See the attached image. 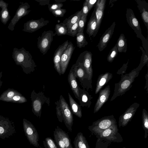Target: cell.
Segmentation results:
<instances>
[{"instance_id":"1","label":"cell","mask_w":148,"mask_h":148,"mask_svg":"<svg viewBox=\"0 0 148 148\" xmlns=\"http://www.w3.org/2000/svg\"><path fill=\"white\" fill-rule=\"evenodd\" d=\"M116 124V119L112 116H105L94 122L88 127L92 133L98 136L103 131Z\"/></svg>"},{"instance_id":"2","label":"cell","mask_w":148,"mask_h":148,"mask_svg":"<svg viewBox=\"0 0 148 148\" xmlns=\"http://www.w3.org/2000/svg\"><path fill=\"white\" fill-rule=\"evenodd\" d=\"M12 57L18 64H23L30 67L36 66L32 56L29 51H26L23 47L20 49L14 48L12 52Z\"/></svg>"},{"instance_id":"3","label":"cell","mask_w":148,"mask_h":148,"mask_svg":"<svg viewBox=\"0 0 148 148\" xmlns=\"http://www.w3.org/2000/svg\"><path fill=\"white\" fill-rule=\"evenodd\" d=\"M23 126L25 136L30 144L38 148L40 147L38 134L34 126L29 121L24 119Z\"/></svg>"},{"instance_id":"4","label":"cell","mask_w":148,"mask_h":148,"mask_svg":"<svg viewBox=\"0 0 148 148\" xmlns=\"http://www.w3.org/2000/svg\"><path fill=\"white\" fill-rule=\"evenodd\" d=\"M52 30L45 31L41 36L38 38L37 47L40 51L44 55L50 49V46L53 40V37L56 35Z\"/></svg>"},{"instance_id":"5","label":"cell","mask_w":148,"mask_h":148,"mask_svg":"<svg viewBox=\"0 0 148 148\" xmlns=\"http://www.w3.org/2000/svg\"><path fill=\"white\" fill-rule=\"evenodd\" d=\"M60 106L65 125L68 130L71 132L73 123V116L68 103L62 96L60 98Z\"/></svg>"},{"instance_id":"6","label":"cell","mask_w":148,"mask_h":148,"mask_svg":"<svg viewBox=\"0 0 148 148\" xmlns=\"http://www.w3.org/2000/svg\"><path fill=\"white\" fill-rule=\"evenodd\" d=\"M14 123L7 119H0V138L5 140L16 133Z\"/></svg>"},{"instance_id":"7","label":"cell","mask_w":148,"mask_h":148,"mask_svg":"<svg viewBox=\"0 0 148 148\" xmlns=\"http://www.w3.org/2000/svg\"><path fill=\"white\" fill-rule=\"evenodd\" d=\"M30 6L27 2L22 3L19 6L15 14L11 20L8 27V28L11 31L14 30V27L16 23L22 17L27 15L31 11L28 9Z\"/></svg>"},{"instance_id":"8","label":"cell","mask_w":148,"mask_h":148,"mask_svg":"<svg viewBox=\"0 0 148 148\" xmlns=\"http://www.w3.org/2000/svg\"><path fill=\"white\" fill-rule=\"evenodd\" d=\"M49 22V21L42 17L38 20L32 19L24 23L22 31L27 32L33 33L46 25Z\"/></svg>"},{"instance_id":"9","label":"cell","mask_w":148,"mask_h":148,"mask_svg":"<svg viewBox=\"0 0 148 148\" xmlns=\"http://www.w3.org/2000/svg\"><path fill=\"white\" fill-rule=\"evenodd\" d=\"M75 48L72 42H69V44L61 58L60 66L62 74H64L65 72Z\"/></svg>"},{"instance_id":"10","label":"cell","mask_w":148,"mask_h":148,"mask_svg":"<svg viewBox=\"0 0 148 148\" xmlns=\"http://www.w3.org/2000/svg\"><path fill=\"white\" fill-rule=\"evenodd\" d=\"M139 104L135 103L131 105L121 115L119 119V125L120 127L126 126L134 115Z\"/></svg>"},{"instance_id":"11","label":"cell","mask_w":148,"mask_h":148,"mask_svg":"<svg viewBox=\"0 0 148 148\" xmlns=\"http://www.w3.org/2000/svg\"><path fill=\"white\" fill-rule=\"evenodd\" d=\"M118 136H121L116 124L103 131L97 136L111 141L119 142L120 141L118 140Z\"/></svg>"},{"instance_id":"12","label":"cell","mask_w":148,"mask_h":148,"mask_svg":"<svg viewBox=\"0 0 148 148\" xmlns=\"http://www.w3.org/2000/svg\"><path fill=\"white\" fill-rule=\"evenodd\" d=\"M106 1V0H98L95 4V9L97 23V27L93 36V37L96 36L100 27L104 15Z\"/></svg>"},{"instance_id":"13","label":"cell","mask_w":148,"mask_h":148,"mask_svg":"<svg viewBox=\"0 0 148 148\" xmlns=\"http://www.w3.org/2000/svg\"><path fill=\"white\" fill-rule=\"evenodd\" d=\"M69 43L68 40L60 45L55 51L53 56V62L54 67L60 75L61 74L60 61L62 54L66 49Z\"/></svg>"},{"instance_id":"14","label":"cell","mask_w":148,"mask_h":148,"mask_svg":"<svg viewBox=\"0 0 148 148\" xmlns=\"http://www.w3.org/2000/svg\"><path fill=\"white\" fill-rule=\"evenodd\" d=\"M92 56L91 52L87 51L81 53L79 56L83 60V62L81 63L85 69L89 79H91L92 75Z\"/></svg>"},{"instance_id":"15","label":"cell","mask_w":148,"mask_h":148,"mask_svg":"<svg viewBox=\"0 0 148 148\" xmlns=\"http://www.w3.org/2000/svg\"><path fill=\"white\" fill-rule=\"evenodd\" d=\"M115 25V22H114L106 31L100 38L99 42L97 45L99 51H103L106 47L113 33Z\"/></svg>"},{"instance_id":"16","label":"cell","mask_w":148,"mask_h":148,"mask_svg":"<svg viewBox=\"0 0 148 148\" xmlns=\"http://www.w3.org/2000/svg\"><path fill=\"white\" fill-rule=\"evenodd\" d=\"M110 93L109 86L100 92L99 97L95 105L94 113L97 112L101 108L103 104L107 101Z\"/></svg>"},{"instance_id":"17","label":"cell","mask_w":148,"mask_h":148,"mask_svg":"<svg viewBox=\"0 0 148 148\" xmlns=\"http://www.w3.org/2000/svg\"><path fill=\"white\" fill-rule=\"evenodd\" d=\"M8 3L3 0H0V8L1 9L0 12V19L4 25L6 24L10 18L8 9Z\"/></svg>"},{"instance_id":"18","label":"cell","mask_w":148,"mask_h":148,"mask_svg":"<svg viewBox=\"0 0 148 148\" xmlns=\"http://www.w3.org/2000/svg\"><path fill=\"white\" fill-rule=\"evenodd\" d=\"M97 27V23L94 9L87 25L86 32L89 37L93 35Z\"/></svg>"},{"instance_id":"19","label":"cell","mask_w":148,"mask_h":148,"mask_svg":"<svg viewBox=\"0 0 148 148\" xmlns=\"http://www.w3.org/2000/svg\"><path fill=\"white\" fill-rule=\"evenodd\" d=\"M73 143L74 148H90L86 138L81 132L77 134Z\"/></svg>"},{"instance_id":"20","label":"cell","mask_w":148,"mask_h":148,"mask_svg":"<svg viewBox=\"0 0 148 148\" xmlns=\"http://www.w3.org/2000/svg\"><path fill=\"white\" fill-rule=\"evenodd\" d=\"M112 74L109 73L101 75L98 79L95 91L97 94L101 89L111 78Z\"/></svg>"},{"instance_id":"21","label":"cell","mask_w":148,"mask_h":148,"mask_svg":"<svg viewBox=\"0 0 148 148\" xmlns=\"http://www.w3.org/2000/svg\"><path fill=\"white\" fill-rule=\"evenodd\" d=\"M69 81L70 87L75 97L79 98V93L78 87L75 77L73 71H70L68 77Z\"/></svg>"},{"instance_id":"22","label":"cell","mask_w":148,"mask_h":148,"mask_svg":"<svg viewBox=\"0 0 148 148\" xmlns=\"http://www.w3.org/2000/svg\"><path fill=\"white\" fill-rule=\"evenodd\" d=\"M82 10L78 11L75 13L66 18L63 21V23L67 26L69 30L72 26L77 21L78 19L81 16Z\"/></svg>"},{"instance_id":"23","label":"cell","mask_w":148,"mask_h":148,"mask_svg":"<svg viewBox=\"0 0 148 148\" xmlns=\"http://www.w3.org/2000/svg\"><path fill=\"white\" fill-rule=\"evenodd\" d=\"M55 130L62 138L64 143L65 148H73L71 140L68 134L58 126L57 127Z\"/></svg>"},{"instance_id":"24","label":"cell","mask_w":148,"mask_h":148,"mask_svg":"<svg viewBox=\"0 0 148 148\" xmlns=\"http://www.w3.org/2000/svg\"><path fill=\"white\" fill-rule=\"evenodd\" d=\"M68 96L70 106L73 113L79 118L82 117V113L80 107L75 101L69 93Z\"/></svg>"},{"instance_id":"25","label":"cell","mask_w":148,"mask_h":148,"mask_svg":"<svg viewBox=\"0 0 148 148\" xmlns=\"http://www.w3.org/2000/svg\"><path fill=\"white\" fill-rule=\"evenodd\" d=\"M116 45L118 52L125 53L127 51V40L123 34H121L119 36L117 40Z\"/></svg>"},{"instance_id":"26","label":"cell","mask_w":148,"mask_h":148,"mask_svg":"<svg viewBox=\"0 0 148 148\" xmlns=\"http://www.w3.org/2000/svg\"><path fill=\"white\" fill-rule=\"evenodd\" d=\"M55 33L58 36L66 34L68 29L66 25L63 22L56 24L55 26Z\"/></svg>"},{"instance_id":"27","label":"cell","mask_w":148,"mask_h":148,"mask_svg":"<svg viewBox=\"0 0 148 148\" xmlns=\"http://www.w3.org/2000/svg\"><path fill=\"white\" fill-rule=\"evenodd\" d=\"M77 46L79 48L84 47L88 44L84 32L77 33L76 35Z\"/></svg>"},{"instance_id":"28","label":"cell","mask_w":148,"mask_h":148,"mask_svg":"<svg viewBox=\"0 0 148 148\" xmlns=\"http://www.w3.org/2000/svg\"><path fill=\"white\" fill-rule=\"evenodd\" d=\"M143 127L145 131V138H146L148 134V115L146 111L143 110L142 115Z\"/></svg>"},{"instance_id":"29","label":"cell","mask_w":148,"mask_h":148,"mask_svg":"<svg viewBox=\"0 0 148 148\" xmlns=\"http://www.w3.org/2000/svg\"><path fill=\"white\" fill-rule=\"evenodd\" d=\"M45 148H58L55 141L50 137H47L43 142Z\"/></svg>"},{"instance_id":"30","label":"cell","mask_w":148,"mask_h":148,"mask_svg":"<svg viewBox=\"0 0 148 148\" xmlns=\"http://www.w3.org/2000/svg\"><path fill=\"white\" fill-rule=\"evenodd\" d=\"M80 18H79L76 22L71 27L68 31L66 35L73 37L76 36L78 33V23Z\"/></svg>"},{"instance_id":"31","label":"cell","mask_w":148,"mask_h":148,"mask_svg":"<svg viewBox=\"0 0 148 148\" xmlns=\"http://www.w3.org/2000/svg\"><path fill=\"white\" fill-rule=\"evenodd\" d=\"M53 136L55 142L59 148H65L64 143L61 137L55 130L53 131Z\"/></svg>"},{"instance_id":"32","label":"cell","mask_w":148,"mask_h":148,"mask_svg":"<svg viewBox=\"0 0 148 148\" xmlns=\"http://www.w3.org/2000/svg\"><path fill=\"white\" fill-rule=\"evenodd\" d=\"M33 108L37 116H40V112L42 106V102L39 99L34 100L33 103Z\"/></svg>"},{"instance_id":"33","label":"cell","mask_w":148,"mask_h":148,"mask_svg":"<svg viewBox=\"0 0 148 148\" xmlns=\"http://www.w3.org/2000/svg\"><path fill=\"white\" fill-rule=\"evenodd\" d=\"M118 52L116 45V44L110 50L108 56L107 58L108 61L109 62H112L117 56Z\"/></svg>"},{"instance_id":"34","label":"cell","mask_w":148,"mask_h":148,"mask_svg":"<svg viewBox=\"0 0 148 148\" xmlns=\"http://www.w3.org/2000/svg\"><path fill=\"white\" fill-rule=\"evenodd\" d=\"M86 16H81L79 21L78 25V33L84 32V30L87 20Z\"/></svg>"},{"instance_id":"35","label":"cell","mask_w":148,"mask_h":148,"mask_svg":"<svg viewBox=\"0 0 148 148\" xmlns=\"http://www.w3.org/2000/svg\"><path fill=\"white\" fill-rule=\"evenodd\" d=\"M66 12V9L61 8L53 10L51 12L56 17H63Z\"/></svg>"},{"instance_id":"36","label":"cell","mask_w":148,"mask_h":148,"mask_svg":"<svg viewBox=\"0 0 148 148\" xmlns=\"http://www.w3.org/2000/svg\"><path fill=\"white\" fill-rule=\"evenodd\" d=\"M132 83L131 80L130 79H127L124 80L120 84V92H122L127 89L130 86Z\"/></svg>"},{"instance_id":"37","label":"cell","mask_w":148,"mask_h":148,"mask_svg":"<svg viewBox=\"0 0 148 148\" xmlns=\"http://www.w3.org/2000/svg\"><path fill=\"white\" fill-rule=\"evenodd\" d=\"M63 5L62 3H56L52 4H49L48 5V7L49 10L51 12L53 10L61 8Z\"/></svg>"},{"instance_id":"38","label":"cell","mask_w":148,"mask_h":148,"mask_svg":"<svg viewBox=\"0 0 148 148\" xmlns=\"http://www.w3.org/2000/svg\"><path fill=\"white\" fill-rule=\"evenodd\" d=\"M82 12L81 16H87V15L89 12L88 8L87 3L85 0L83 4V8L82 9Z\"/></svg>"},{"instance_id":"39","label":"cell","mask_w":148,"mask_h":148,"mask_svg":"<svg viewBox=\"0 0 148 148\" xmlns=\"http://www.w3.org/2000/svg\"><path fill=\"white\" fill-rule=\"evenodd\" d=\"M131 21L132 25L135 27L137 28L138 29L140 28L139 23L134 14H132L131 16Z\"/></svg>"},{"instance_id":"40","label":"cell","mask_w":148,"mask_h":148,"mask_svg":"<svg viewBox=\"0 0 148 148\" xmlns=\"http://www.w3.org/2000/svg\"><path fill=\"white\" fill-rule=\"evenodd\" d=\"M141 16L143 21L147 25L148 23V12L144 9L141 13Z\"/></svg>"},{"instance_id":"41","label":"cell","mask_w":148,"mask_h":148,"mask_svg":"<svg viewBox=\"0 0 148 148\" xmlns=\"http://www.w3.org/2000/svg\"><path fill=\"white\" fill-rule=\"evenodd\" d=\"M87 4L89 11H90L94 5L96 4L97 0H86Z\"/></svg>"},{"instance_id":"42","label":"cell","mask_w":148,"mask_h":148,"mask_svg":"<svg viewBox=\"0 0 148 148\" xmlns=\"http://www.w3.org/2000/svg\"><path fill=\"white\" fill-rule=\"evenodd\" d=\"M38 2L39 5L41 6L49 5L50 3V0H35Z\"/></svg>"},{"instance_id":"43","label":"cell","mask_w":148,"mask_h":148,"mask_svg":"<svg viewBox=\"0 0 148 148\" xmlns=\"http://www.w3.org/2000/svg\"><path fill=\"white\" fill-rule=\"evenodd\" d=\"M82 100L84 102H86L88 101V97L86 95L84 94L82 96Z\"/></svg>"},{"instance_id":"44","label":"cell","mask_w":148,"mask_h":148,"mask_svg":"<svg viewBox=\"0 0 148 148\" xmlns=\"http://www.w3.org/2000/svg\"><path fill=\"white\" fill-rule=\"evenodd\" d=\"M14 92L12 91H10L7 94V97L9 98H11L14 95Z\"/></svg>"},{"instance_id":"45","label":"cell","mask_w":148,"mask_h":148,"mask_svg":"<svg viewBox=\"0 0 148 148\" xmlns=\"http://www.w3.org/2000/svg\"><path fill=\"white\" fill-rule=\"evenodd\" d=\"M13 99L15 101H18L20 99V97L19 96H15L13 97Z\"/></svg>"},{"instance_id":"46","label":"cell","mask_w":148,"mask_h":148,"mask_svg":"<svg viewBox=\"0 0 148 148\" xmlns=\"http://www.w3.org/2000/svg\"><path fill=\"white\" fill-rule=\"evenodd\" d=\"M56 3H62L65 1L66 0H54Z\"/></svg>"},{"instance_id":"47","label":"cell","mask_w":148,"mask_h":148,"mask_svg":"<svg viewBox=\"0 0 148 148\" xmlns=\"http://www.w3.org/2000/svg\"><path fill=\"white\" fill-rule=\"evenodd\" d=\"M40 148H43V147H40Z\"/></svg>"}]
</instances>
